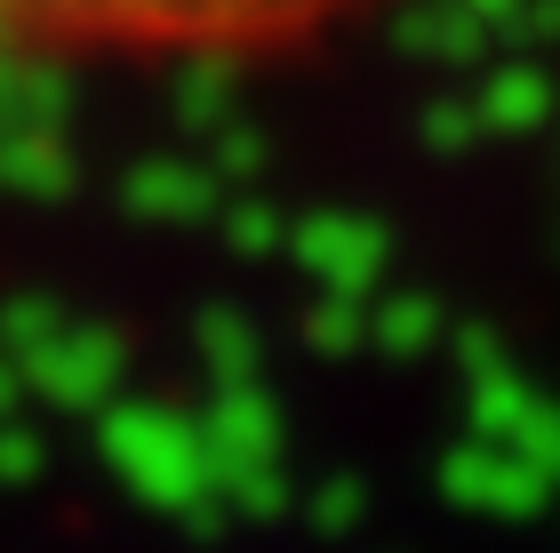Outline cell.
Returning <instances> with one entry per match:
<instances>
[{
  "mask_svg": "<svg viewBox=\"0 0 560 553\" xmlns=\"http://www.w3.org/2000/svg\"><path fill=\"white\" fill-rule=\"evenodd\" d=\"M385 0H0V65H272Z\"/></svg>",
  "mask_w": 560,
  "mask_h": 553,
  "instance_id": "1",
  "label": "cell"
}]
</instances>
